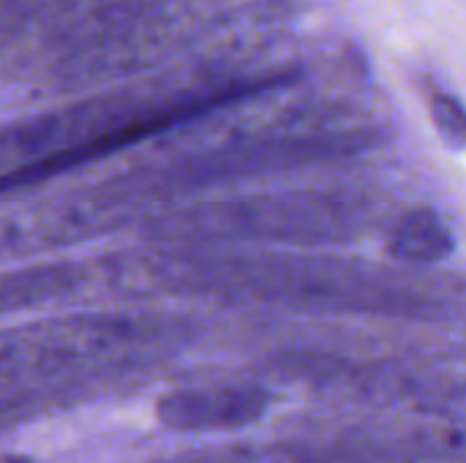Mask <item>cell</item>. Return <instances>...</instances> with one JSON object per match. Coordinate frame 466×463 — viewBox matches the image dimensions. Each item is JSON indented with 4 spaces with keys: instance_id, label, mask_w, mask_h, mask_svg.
I'll list each match as a JSON object with an SVG mask.
<instances>
[{
    "instance_id": "obj_1",
    "label": "cell",
    "mask_w": 466,
    "mask_h": 463,
    "mask_svg": "<svg viewBox=\"0 0 466 463\" xmlns=\"http://www.w3.org/2000/svg\"><path fill=\"white\" fill-rule=\"evenodd\" d=\"M268 409L262 385H191L158 396L156 420L175 434H221L262 420Z\"/></svg>"
},
{
    "instance_id": "obj_2",
    "label": "cell",
    "mask_w": 466,
    "mask_h": 463,
    "mask_svg": "<svg viewBox=\"0 0 466 463\" xmlns=\"http://www.w3.org/2000/svg\"><path fill=\"white\" fill-rule=\"evenodd\" d=\"M456 235L434 207L404 213L388 235V254L407 265H440L456 254Z\"/></svg>"
},
{
    "instance_id": "obj_3",
    "label": "cell",
    "mask_w": 466,
    "mask_h": 463,
    "mask_svg": "<svg viewBox=\"0 0 466 463\" xmlns=\"http://www.w3.org/2000/svg\"><path fill=\"white\" fill-rule=\"evenodd\" d=\"M161 463H380L366 461L355 445H232L186 453Z\"/></svg>"
},
{
    "instance_id": "obj_4",
    "label": "cell",
    "mask_w": 466,
    "mask_h": 463,
    "mask_svg": "<svg viewBox=\"0 0 466 463\" xmlns=\"http://www.w3.org/2000/svg\"><path fill=\"white\" fill-rule=\"evenodd\" d=\"M429 117H431V126L437 128L442 145L453 153H464L466 150V104L442 90V87H434L429 93Z\"/></svg>"
},
{
    "instance_id": "obj_5",
    "label": "cell",
    "mask_w": 466,
    "mask_h": 463,
    "mask_svg": "<svg viewBox=\"0 0 466 463\" xmlns=\"http://www.w3.org/2000/svg\"><path fill=\"white\" fill-rule=\"evenodd\" d=\"M3 463H30L25 456H5V461Z\"/></svg>"
}]
</instances>
